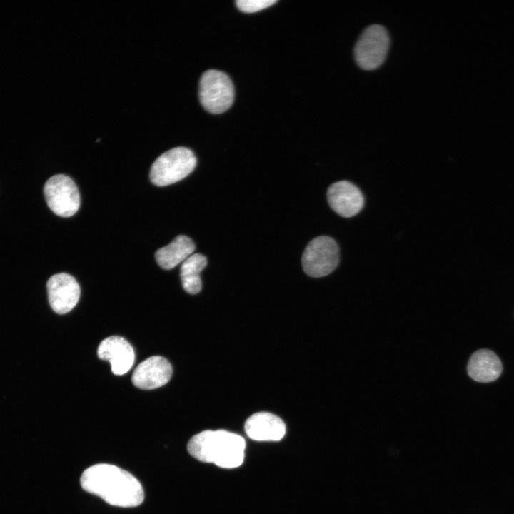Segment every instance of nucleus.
<instances>
[{
  "instance_id": "1",
  "label": "nucleus",
  "mask_w": 514,
  "mask_h": 514,
  "mask_svg": "<svg viewBox=\"0 0 514 514\" xmlns=\"http://www.w3.org/2000/svg\"><path fill=\"white\" fill-rule=\"evenodd\" d=\"M80 483L84 490L114 506L136 507L144 499L140 482L116 465L105 463L92 465L83 472Z\"/></svg>"
},
{
  "instance_id": "2",
  "label": "nucleus",
  "mask_w": 514,
  "mask_h": 514,
  "mask_svg": "<svg viewBox=\"0 0 514 514\" xmlns=\"http://www.w3.org/2000/svg\"><path fill=\"white\" fill-rule=\"evenodd\" d=\"M244 438L225 430H206L193 435L188 443L189 454L199 461L223 468L240 466L244 459Z\"/></svg>"
},
{
  "instance_id": "3",
  "label": "nucleus",
  "mask_w": 514,
  "mask_h": 514,
  "mask_svg": "<svg viewBox=\"0 0 514 514\" xmlns=\"http://www.w3.org/2000/svg\"><path fill=\"white\" fill-rule=\"evenodd\" d=\"M196 158L193 152L186 147L171 148L158 156L150 170V179L157 186H166L178 182L195 168Z\"/></svg>"
},
{
  "instance_id": "4",
  "label": "nucleus",
  "mask_w": 514,
  "mask_h": 514,
  "mask_svg": "<svg viewBox=\"0 0 514 514\" xmlns=\"http://www.w3.org/2000/svg\"><path fill=\"white\" fill-rule=\"evenodd\" d=\"M389 44L390 38L386 27L378 24L369 25L356 42L353 49L356 62L363 69H377L386 57Z\"/></svg>"
},
{
  "instance_id": "5",
  "label": "nucleus",
  "mask_w": 514,
  "mask_h": 514,
  "mask_svg": "<svg viewBox=\"0 0 514 514\" xmlns=\"http://www.w3.org/2000/svg\"><path fill=\"white\" fill-rule=\"evenodd\" d=\"M199 99L210 113L217 114L228 110L234 99L233 85L228 76L215 69L205 71L200 79Z\"/></svg>"
},
{
  "instance_id": "6",
  "label": "nucleus",
  "mask_w": 514,
  "mask_h": 514,
  "mask_svg": "<svg viewBox=\"0 0 514 514\" xmlns=\"http://www.w3.org/2000/svg\"><path fill=\"white\" fill-rule=\"evenodd\" d=\"M305 273L313 278L330 274L339 263V248L330 236H321L311 240L301 258Z\"/></svg>"
},
{
  "instance_id": "7",
  "label": "nucleus",
  "mask_w": 514,
  "mask_h": 514,
  "mask_svg": "<svg viewBox=\"0 0 514 514\" xmlns=\"http://www.w3.org/2000/svg\"><path fill=\"white\" fill-rule=\"evenodd\" d=\"M44 193L50 209L61 217H71L80 206V194L74 181L64 174L49 178L44 184Z\"/></svg>"
},
{
  "instance_id": "8",
  "label": "nucleus",
  "mask_w": 514,
  "mask_h": 514,
  "mask_svg": "<svg viewBox=\"0 0 514 514\" xmlns=\"http://www.w3.org/2000/svg\"><path fill=\"white\" fill-rule=\"evenodd\" d=\"M46 288L50 306L56 313L69 312L79 300V285L70 274L60 273L53 275L48 280Z\"/></svg>"
},
{
  "instance_id": "9",
  "label": "nucleus",
  "mask_w": 514,
  "mask_h": 514,
  "mask_svg": "<svg viewBox=\"0 0 514 514\" xmlns=\"http://www.w3.org/2000/svg\"><path fill=\"white\" fill-rule=\"evenodd\" d=\"M172 371L171 364L167 359L160 356H153L136 366L131 381L139 389H156L169 381Z\"/></svg>"
},
{
  "instance_id": "10",
  "label": "nucleus",
  "mask_w": 514,
  "mask_h": 514,
  "mask_svg": "<svg viewBox=\"0 0 514 514\" xmlns=\"http://www.w3.org/2000/svg\"><path fill=\"white\" fill-rule=\"evenodd\" d=\"M327 199L330 207L344 218L356 216L364 206V197L360 189L347 181L331 184L327 191Z\"/></svg>"
},
{
  "instance_id": "11",
  "label": "nucleus",
  "mask_w": 514,
  "mask_h": 514,
  "mask_svg": "<svg viewBox=\"0 0 514 514\" xmlns=\"http://www.w3.org/2000/svg\"><path fill=\"white\" fill-rule=\"evenodd\" d=\"M98 357L110 362L111 371L116 376L127 373L133 366L135 353L132 346L124 338L111 336L104 339L97 349Z\"/></svg>"
},
{
  "instance_id": "12",
  "label": "nucleus",
  "mask_w": 514,
  "mask_h": 514,
  "mask_svg": "<svg viewBox=\"0 0 514 514\" xmlns=\"http://www.w3.org/2000/svg\"><path fill=\"white\" fill-rule=\"evenodd\" d=\"M246 435L257 441H278L286 434L284 422L277 415L268 412H258L246 421Z\"/></svg>"
},
{
  "instance_id": "13",
  "label": "nucleus",
  "mask_w": 514,
  "mask_h": 514,
  "mask_svg": "<svg viewBox=\"0 0 514 514\" xmlns=\"http://www.w3.org/2000/svg\"><path fill=\"white\" fill-rule=\"evenodd\" d=\"M467 369L472 379L487 383L493 381L500 376L503 366L500 358L493 351L480 349L472 354Z\"/></svg>"
},
{
  "instance_id": "14",
  "label": "nucleus",
  "mask_w": 514,
  "mask_h": 514,
  "mask_svg": "<svg viewBox=\"0 0 514 514\" xmlns=\"http://www.w3.org/2000/svg\"><path fill=\"white\" fill-rule=\"evenodd\" d=\"M195 248L190 238L178 235L169 244L158 249L155 258L160 267L170 270L192 255Z\"/></svg>"
},
{
  "instance_id": "15",
  "label": "nucleus",
  "mask_w": 514,
  "mask_h": 514,
  "mask_svg": "<svg viewBox=\"0 0 514 514\" xmlns=\"http://www.w3.org/2000/svg\"><path fill=\"white\" fill-rule=\"evenodd\" d=\"M207 265V259L201 253H194L187 258L181 267L180 276L184 290L190 294H196L201 290L200 273Z\"/></svg>"
},
{
  "instance_id": "16",
  "label": "nucleus",
  "mask_w": 514,
  "mask_h": 514,
  "mask_svg": "<svg viewBox=\"0 0 514 514\" xmlns=\"http://www.w3.org/2000/svg\"><path fill=\"white\" fill-rule=\"evenodd\" d=\"M276 0H238L236 1L238 9L244 13H253L275 4Z\"/></svg>"
}]
</instances>
